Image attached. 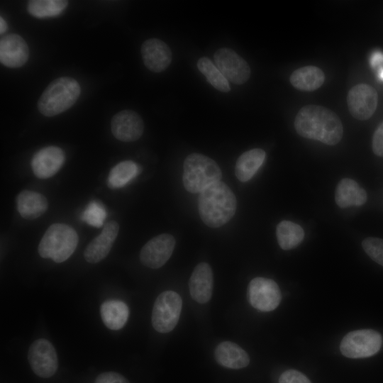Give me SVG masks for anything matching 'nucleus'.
<instances>
[{
	"mask_svg": "<svg viewBox=\"0 0 383 383\" xmlns=\"http://www.w3.org/2000/svg\"><path fill=\"white\" fill-rule=\"evenodd\" d=\"M294 125L296 133L301 137L328 145L338 144L343 135V124L338 115L320 105L301 107L295 117Z\"/></svg>",
	"mask_w": 383,
	"mask_h": 383,
	"instance_id": "obj_1",
	"label": "nucleus"
},
{
	"mask_svg": "<svg viewBox=\"0 0 383 383\" xmlns=\"http://www.w3.org/2000/svg\"><path fill=\"white\" fill-rule=\"evenodd\" d=\"M198 206L202 221L211 228H218L233 218L237 201L229 187L218 181L200 193Z\"/></svg>",
	"mask_w": 383,
	"mask_h": 383,
	"instance_id": "obj_2",
	"label": "nucleus"
},
{
	"mask_svg": "<svg viewBox=\"0 0 383 383\" xmlns=\"http://www.w3.org/2000/svg\"><path fill=\"white\" fill-rule=\"evenodd\" d=\"M80 94L81 87L74 79L70 77L57 78L41 94L38 109L45 116H56L72 107Z\"/></svg>",
	"mask_w": 383,
	"mask_h": 383,
	"instance_id": "obj_3",
	"label": "nucleus"
},
{
	"mask_svg": "<svg viewBox=\"0 0 383 383\" xmlns=\"http://www.w3.org/2000/svg\"><path fill=\"white\" fill-rule=\"evenodd\" d=\"M222 172L217 163L200 154L189 155L184 162L182 182L189 192L201 193L210 185L221 181Z\"/></svg>",
	"mask_w": 383,
	"mask_h": 383,
	"instance_id": "obj_4",
	"label": "nucleus"
},
{
	"mask_svg": "<svg viewBox=\"0 0 383 383\" xmlns=\"http://www.w3.org/2000/svg\"><path fill=\"white\" fill-rule=\"evenodd\" d=\"M78 243L77 232L63 223H54L45 231L38 245V253L43 258H51L60 263L67 260Z\"/></svg>",
	"mask_w": 383,
	"mask_h": 383,
	"instance_id": "obj_5",
	"label": "nucleus"
},
{
	"mask_svg": "<svg viewBox=\"0 0 383 383\" xmlns=\"http://www.w3.org/2000/svg\"><path fill=\"white\" fill-rule=\"evenodd\" d=\"M182 300L174 291H165L156 299L152 312V324L159 333H166L172 331L179 319Z\"/></svg>",
	"mask_w": 383,
	"mask_h": 383,
	"instance_id": "obj_6",
	"label": "nucleus"
},
{
	"mask_svg": "<svg viewBox=\"0 0 383 383\" xmlns=\"http://www.w3.org/2000/svg\"><path fill=\"white\" fill-rule=\"evenodd\" d=\"M381 335L372 329L348 333L340 342L341 353L349 358H364L376 354L381 348Z\"/></svg>",
	"mask_w": 383,
	"mask_h": 383,
	"instance_id": "obj_7",
	"label": "nucleus"
},
{
	"mask_svg": "<svg viewBox=\"0 0 383 383\" xmlns=\"http://www.w3.org/2000/svg\"><path fill=\"white\" fill-rule=\"evenodd\" d=\"M248 296L251 306L261 311H273L279 306L282 299L277 284L265 277H255L250 281Z\"/></svg>",
	"mask_w": 383,
	"mask_h": 383,
	"instance_id": "obj_8",
	"label": "nucleus"
},
{
	"mask_svg": "<svg viewBox=\"0 0 383 383\" xmlns=\"http://www.w3.org/2000/svg\"><path fill=\"white\" fill-rule=\"evenodd\" d=\"M28 360L33 372L43 378L52 377L58 367L57 355L52 344L40 338L29 348Z\"/></svg>",
	"mask_w": 383,
	"mask_h": 383,
	"instance_id": "obj_9",
	"label": "nucleus"
},
{
	"mask_svg": "<svg viewBox=\"0 0 383 383\" xmlns=\"http://www.w3.org/2000/svg\"><path fill=\"white\" fill-rule=\"evenodd\" d=\"M378 103L376 89L367 84L353 87L347 95V104L351 116L360 121H366L374 113Z\"/></svg>",
	"mask_w": 383,
	"mask_h": 383,
	"instance_id": "obj_10",
	"label": "nucleus"
},
{
	"mask_svg": "<svg viewBox=\"0 0 383 383\" xmlns=\"http://www.w3.org/2000/svg\"><path fill=\"white\" fill-rule=\"evenodd\" d=\"M216 67L226 78L233 84H242L250 76V68L247 62L234 50L222 48L213 55Z\"/></svg>",
	"mask_w": 383,
	"mask_h": 383,
	"instance_id": "obj_11",
	"label": "nucleus"
},
{
	"mask_svg": "<svg viewBox=\"0 0 383 383\" xmlns=\"http://www.w3.org/2000/svg\"><path fill=\"white\" fill-rule=\"evenodd\" d=\"M175 246L174 238L167 233L154 237L143 247L140 253L142 264L152 269L163 266L171 257Z\"/></svg>",
	"mask_w": 383,
	"mask_h": 383,
	"instance_id": "obj_12",
	"label": "nucleus"
},
{
	"mask_svg": "<svg viewBox=\"0 0 383 383\" xmlns=\"http://www.w3.org/2000/svg\"><path fill=\"white\" fill-rule=\"evenodd\" d=\"M113 136L123 142L139 139L144 131V123L140 116L132 110H123L115 114L111 121Z\"/></svg>",
	"mask_w": 383,
	"mask_h": 383,
	"instance_id": "obj_13",
	"label": "nucleus"
},
{
	"mask_svg": "<svg viewBox=\"0 0 383 383\" xmlns=\"http://www.w3.org/2000/svg\"><path fill=\"white\" fill-rule=\"evenodd\" d=\"M65 160L64 151L56 146H48L36 152L31 160L34 174L40 179H47L55 174Z\"/></svg>",
	"mask_w": 383,
	"mask_h": 383,
	"instance_id": "obj_14",
	"label": "nucleus"
},
{
	"mask_svg": "<svg viewBox=\"0 0 383 383\" xmlns=\"http://www.w3.org/2000/svg\"><path fill=\"white\" fill-rule=\"evenodd\" d=\"M29 57V48L24 39L16 33L3 36L0 40V61L11 68L22 67Z\"/></svg>",
	"mask_w": 383,
	"mask_h": 383,
	"instance_id": "obj_15",
	"label": "nucleus"
},
{
	"mask_svg": "<svg viewBox=\"0 0 383 383\" xmlns=\"http://www.w3.org/2000/svg\"><path fill=\"white\" fill-rule=\"evenodd\" d=\"M141 55L145 67L154 72L166 70L172 61L170 47L157 38H150L141 46Z\"/></svg>",
	"mask_w": 383,
	"mask_h": 383,
	"instance_id": "obj_16",
	"label": "nucleus"
},
{
	"mask_svg": "<svg viewBox=\"0 0 383 383\" xmlns=\"http://www.w3.org/2000/svg\"><path fill=\"white\" fill-rule=\"evenodd\" d=\"M118 223L110 221L104 226L101 233L94 238L86 248L84 257L89 263H97L109 253L118 235Z\"/></svg>",
	"mask_w": 383,
	"mask_h": 383,
	"instance_id": "obj_17",
	"label": "nucleus"
},
{
	"mask_svg": "<svg viewBox=\"0 0 383 383\" xmlns=\"http://www.w3.org/2000/svg\"><path fill=\"white\" fill-rule=\"evenodd\" d=\"M213 287V277L211 267L206 262L198 264L189 281L192 298L199 304L208 302L212 296Z\"/></svg>",
	"mask_w": 383,
	"mask_h": 383,
	"instance_id": "obj_18",
	"label": "nucleus"
},
{
	"mask_svg": "<svg viewBox=\"0 0 383 383\" xmlns=\"http://www.w3.org/2000/svg\"><path fill=\"white\" fill-rule=\"evenodd\" d=\"M216 362L227 368L240 369L245 367L250 362L248 353L238 345L223 341L218 344L214 351Z\"/></svg>",
	"mask_w": 383,
	"mask_h": 383,
	"instance_id": "obj_19",
	"label": "nucleus"
},
{
	"mask_svg": "<svg viewBox=\"0 0 383 383\" xmlns=\"http://www.w3.org/2000/svg\"><path fill=\"white\" fill-rule=\"evenodd\" d=\"M367 199L365 190L355 180L345 178L338 182L335 193V201L340 208L362 206L365 204Z\"/></svg>",
	"mask_w": 383,
	"mask_h": 383,
	"instance_id": "obj_20",
	"label": "nucleus"
},
{
	"mask_svg": "<svg viewBox=\"0 0 383 383\" xmlns=\"http://www.w3.org/2000/svg\"><path fill=\"white\" fill-rule=\"evenodd\" d=\"M20 215L26 219L33 220L43 215L48 207L47 199L41 194L24 190L16 199Z\"/></svg>",
	"mask_w": 383,
	"mask_h": 383,
	"instance_id": "obj_21",
	"label": "nucleus"
},
{
	"mask_svg": "<svg viewBox=\"0 0 383 383\" xmlns=\"http://www.w3.org/2000/svg\"><path fill=\"white\" fill-rule=\"evenodd\" d=\"M324 80L323 72L313 65L300 67L294 70L289 77L291 84L302 91H313L320 88Z\"/></svg>",
	"mask_w": 383,
	"mask_h": 383,
	"instance_id": "obj_22",
	"label": "nucleus"
},
{
	"mask_svg": "<svg viewBox=\"0 0 383 383\" xmlns=\"http://www.w3.org/2000/svg\"><path fill=\"white\" fill-rule=\"evenodd\" d=\"M265 157V152L260 148L243 152L235 164V172L237 178L242 182L249 181L263 164Z\"/></svg>",
	"mask_w": 383,
	"mask_h": 383,
	"instance_id": "obj_23",
	"label": "nucleus"
},
{
	"mask_svg": "<svg viewBox=\"0 0 383 383\" xmlns=\"http://www.w3.org/2000/svg\"><path fill=\"white\" fill-rule=\"evenodd\" d=\"M100 313L104 325L108 328L119 330L128 321L129 309L122 301L109 300L101 304Z\"/></svg>",
	"mask_w": 383,
	"mask_h": 383,
	"instance_id": "obj_24",
	"label": "nucleus"
},
{
	"mask_svg": "<svg viewBox=\"0 0 383 383\" xmlns=\"http://www.w3.org/2000/svg\"><path fill=\"white\" fill-rule=\"evenodd\" d=\"M278 243L283 250H291L298 246L304 238L303 228L290 221H282L277 226Z\"/></svg>",
	"mask_w": 383,
	"mask_h": 383,
	"instance_id": "obj_25",
	"label": "nucleus"
},
{
	"mask_svg": "<svg viewBox=\"0 0 383 383\" xmlns=\"http://www.w3.org/2000/svg\"><path fill=\"white\" fill-rule=\"evenodd\" d=\"M140 172V166L131 160L119 162L110 171L108 186L111 189L121 188L132 181Z\"/></svg>",
	"mask_w": 383,
	"mask_h": 383,
	"instance_id": "obj_26",
	"label": "nucleus"
},
{
	"mask_svg": "<svg viewBox=\"0 0 383 383\" xmlns=\"http://www.w3.org/2000/svg\"><path fill=\"white\" fill-rule=\"evenodd\" d=\"M67 4L65 0H31L28 2L27 10L35 18H45L60 15Z\"/></svg>",
	"mask_w": 383,
	"mask_h": 383,
	"instance_id": "obj_27",
	"label": "nucleus"
},
{
	"mask_svg": "<svg viewBox=\"0 0 383 383\" xmlns=\"http://www.w3.org/2000/svg\"><path fill=\"white\" fill-rule=\"evenodd\" d=\"M197 67L214 88L223 92L231 90L228 81L210 59L201 57L197 62Z\"/></svg>",
	"mask_w": 383,
	"mask_h": 383,
	"instance_id": "obj_28",
	"label": "nucleus"
},
{
	"mask_svg": "<svg viewBox=\"0 0 383 383\" xmlns=\"http://www.w3.org/2000/svg\"><path fill=\"white\" fill-rule=\"evenodd\" d=\"M106 211L103 204L96 201L88 204L82 214V220L89 226L99 228L103 226Z\"/></svg>",
	"mask_w": 383,
	"mask_h": 383,
	"instance_id": "obj_29",
	"label": "nucleus"
},
{
	"mask_svg": "<svg viewBox=\"0 0 383 383\" xmlns=\"http://www.w3.org/2000/svg\"><path fill=\"white\" fill-rule=\"evenodd\" d=\"M362 245L372 260L383 266V239L369 237L362 241Z\"/></svg>",
	"mask_w": 383,
	"mask_h": 383,
	"instance_id": "obj_30",
	"label": "nucleus"
},
{
	"mask_svg": "<svg viewBox=\"0 0 383 383\" xmlns=\"http://www.w3.org/2000/svg\"><path fill=\"white\" fill-rule=\"evenodd\" d=\"M279 383H311L301 372L295 370H288L279 377Z\"/></svg>",
	"mask_w": 383,
	"mask_h": 383,
	"instance_id": "obj_31",
	"label": "nucleus"
},
{
	"mask_svg": "<svg viewBox=\"0 0 383 383\" xmlns=\"http://www.w3.org/2000/svg\"><path fill=\"white\" fill-rule=\"evenodd\" d=\"M373 152L379 157H383V122L375 130L372 143Z\"/></svg>",
	"mask_w": 383,
	"mask_h": 383,
	"instance_id": "obj_32",
	"label": "nucleus"
},
{
	"mask_svg": "<svg viewBox=\"0 0 383 383\" xmlns=\"http://www.w3.org/2000/svg\"><path fill=\"white\" fill-rule=\"evenodd\" d=\"M94 383H130L123 375L114 372L100 374Z\"/></svg>",
	"mask_w": 383,
	"mask_h": 383,
	"instance_id": "obj_33",
	"label": "nucleus"
},
{
	"mask_svg": "<svg viewBox=\"0 0 383 383\" xmlns=\"http://www.w3.org/2000/svg\"><path fill=\"white\" fill-rule=\"evenodd\" d=\"M7 29V23L5 20L1 16L0 18V33L3 34Z\"/></svg>",
	"mask_w": 383,
	"mask_h": 383,
	"instance_id": "obj_34",
	"label": "nucleus"
}]
</instances>
